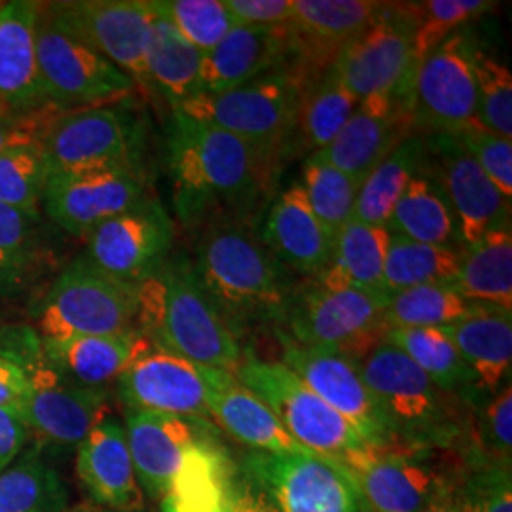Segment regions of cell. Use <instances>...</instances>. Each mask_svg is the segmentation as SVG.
I'll list each match as a JSON object with an SVG mask.
<instances>
[{
  "mask_svg": "<svg viewBox=\"0 0 512 512\" xmlns=\"http://www.w3.org/2000/svg\"><path fill=\"white\" fill-rule=\"evenodd\" d=\"M167 143L173 207L188 228L241 220L274 173L260 152L238 137L179 112Z\"/></svg>",
  "mask_w": 512,
  "mask_h": 512,
  "instance_id": "obj_1",
  "label": "cell"
},
{
  "mask_svg": "<svg viewBox=\"0 0 512 512\" xmlns=\"http://www.w3.org/2000/svg\"><path fill=\"white\" fill-rule=\"evenodd\" d=\"M135 289L137 330L152 346L234 374L245 357L238 332L203 291L188 256L169 255Z\"/></svg>",
  "mask_w": 512,
  "mask_h": 512,
  "instance_id": "obj_2",
  "label": "cell"
},
{
  "mask_svg": "<svg viewBox=\"0 0 512 512\" xmlns=\"http://www.w3.org/2000/svg\"><path fill=\"white\" fill-rule=\"evenodd\" d=\"M203 291L238 332L253 321H279L294 293L287 270L245 220L203 228L188 256Z\"/></svg>",
  "mask_w": 512,
  "mask_h": 512,
  "instance_id": "obj_3",
  "label": "cell"
},
{
  "mask_svg": "<svg viewBox=\"0 0 512 512\" xmlns=\"http://www.w3.org/2000/svg\"><path fill=\"white\" fill-rule=\"evenodd\" d=\"M389 442L421 450H446L461 437L456 395L433 384L401 349L382 340L359 361Z\"/></svg>",
  "mask_w": 512,
  "mask_h": 512,
  "instance_id": "obj_4",
  "label": "cell"
},
{
  "mask_svg": "<svg viewBox=\"0 0 512 512\" xmlns=\"http://www.w3.org/2000/svg\"><path fill=\"white\" fill-rule=\"evenodd\" d=\"M0 355L21 366L27 397L21 414L42 448L71 452L93 427L109 418L110 391H95L69 382L48 363L42 340L31 327L0 330Z\"/></svg>",
  "mask_w": 512,
  "mask_h": 512,
  "instance_id": "obj_5",
  "label": "cell"
},
{
  "mask_svg": "<svg viewBox=\"0 0 512 512\" xmlns=\"http://www.w3.org/2000/svg\"><path fill=\"white\" fill-rule=\"evenodd\" d=\"M308 82L294 63L222 93H200L171 109L222 129L260 152L270 164L291 156L294 118Z\"/></svg>",
  "mask_w": 512,
  "mask_h": 512,
  "instance_id": "obj_6",
  "label": "cell"
},
{
  "mask_svg": "<svg viewBox=\"0 0 512 512\" xmlns=\"http://www.w3.org/2000/svg\"><path fill=\"white\" fill-rule=\"evenodd\" d=\"M387 298L384 293L325 289L311 279L294 287L275 334L304 348L342 351L361 361L385 338Z\"/></svg>",
  "mask_w": 512,
  "mask_h": 512,
  "instance_id": "obj_7",
  "label": "cell"
},
{
  "mask_svg": "<svg viewBox=\"0 0 512 512\" xmlns=\"http://www.w3.org/2000/svg\"><path fill=\"white\" fill-rule=\"evenodd\" d=\"M137 329V289L99 272L82 255L57 275L37 311L38 336L61 340Z\"/></svg>",
  "mask_w": 512,
  "mask_h": 512,
  "instance_id": "obj_8",
  "label": "cell"
},
{
  "mask_svg": "<svg viewBox=\"0 0 512 512\" xmlns=\"http://www.w3.org/2000/svg\"><path fill=\"white\" fill-rule=\"evenodd\" d=\"M234 376L274 412L298 444L319 458L332 461L372 444L279 361L245 355Z\"/></svg>",
  "mask_w": 512,
  "mask_h": 512,
  "instance_id": "obj_9",
  "label": "cell"
},
{
  "mask_svg": "<svg viewBox=\"0 0 512 512\" xmlns=\"http://www.w3.org/2000/svg\"><path fill=\"white\" fill-rule=\"evenodd\" d=\"M38 76L50 107L69 110L109 107L137 90L109 59L57 27L40 4L37 21Z\"/></svg>",
  "mask_w": 512,
  "mask_h": 512,
  "instance_id": "obj_10",
  "label": "cell"
},
{
  "mask_svg": "<svg viewBox=\"0 0 512 512\" xmlns=\"http://www.w3.org/2000/svg\"><path fill=\"white\" fill-rule=\"evenodd\" d=\"M475 52V40L458 31L414 65L404 103L416 131L456 135L478 126Z\"/></svg>",
  "mask_w": 512,
  "mask_h": 512,
  "instance_id": "obj_11",
  "label": "cell"
},
{
  "mask_svg": "<svg viewBox=\"0 0 512 512\" xmlns=\"http://www.w3.org/2000/svg\"><path fill=\"white\" fill-rule=\"evenodd\" d=\"M48 18L152 93L147 52L156 12L152 0H69L42 4Z\"/></svg>",
  "mask_w": 512,
  "mask_h": 512,
  "instance_id": "obj_12",
  "label": "cell"
},
{
  "mask_svg": "<svg viewBox=\"0 0 512 512\" xmlns=\"http://www.w3.org/2000/svg\"><path fill=\"white\" fill-rule=\"evenodd\" d=\"M435 450L403 444H366L332 459L363 497L368 512H421L450 480Z\"/></svg>",
  "mask_w": 512,
  "mask_h": 512,
  "instance_id": "obj_13",
  "label": "cell"
},
{
  "mask_svg": "<svg viewBox=\"0 0 512 512\" xmlns=\"http://www.w3.org/2000/svg\"><path fill=\"white\" fill-rule=\"evenodd\" d=\"M38 145L50 175L99 167L139 169L137 126L128 112L110 105L59 112Z\"/></svg>",
  "mask_w": 512,
  "mask_h": 512,
  "instance_id": "obj_14",
  "label": "cell"
},
{
  "mask_svg": "<svg viewBox=\"0 0 512 512\" xmlns=\"http://www.w3.org/2000/svg\"><path fill=\"white\" fill-rule=\"evenodd\" d=\"M330 69L357 101L372 95H399L404 103L414 71V27L406 4L384 2L376 21L349 42Z\"/></svg>",
  "mask_w": 512,
  "mask_h": 512,
  "instance_id": "obj_15",
  "label": "cell"
},
{
  "mask_svg": "<svg viewBox=\"0 0 512 512\" xmlns=\"http://www.w3.org/2000/svg\"><path fill=\"white\" fill-rule=\"evenodd\" d=\"M175 226L162 202L145 196L86 236L82 256L99 272L137 285L171 255Z\"/></svg>",
  "mask_w": 512,
  "mask_h": 512,
  "instance_id": "obj_16",
  "label": "cell"
},
{
  "mask_svg": "<svg viewBox=\"0 0 512 512\" xmlns=\"http://www.w3.org/2000/svg\"><path fill=\"white\" fill-rule=\"evenodd\" d=\"M243 471L268 494L277 512H368L348 473L330 459L255 452L245 459Z\"/></svg>",
  "mask_w": 512,
  "mask_h": 512,
  "instance_id": "obj_17",
  "label": "cell"
},
{
  "mask_svg": "<svg viewBox=\"0 0 512 512\" xmlns=\"http://www.w3.org/2000/svg\"><path fill=\"white\" fill-rule=\"evenodd\" d=\"M213 370L148 342L114 384L126 410H150L209 421Z\"/></svg>",
  "mask_w": 512,
  "mask_h": 512,
  "instance_id": "obj_18",
  "label": "cell"
},
{
  "mask_svg": "<svg viewBox=\"0 0 512 512\" xmlns=\"http://www.w3.org/2000/svg\"><path fill=\"white\" fill-rule=\"evenodd\" d=\"M148 196L137 167H99L50 175L42 205L50 220L73 236H88Z\"/></svg>",
  "mask_w": 512,
  "mask_h": 512,
  "instance_id": "obj_19",
  "label": "cell"
},
{
  "mask_svg": "<svg viewBox=\"0 0 512 512\" xmlns=\"http://www.w3.org/2000/svg\"><path fill=\"white\" fill-rule=\"evenodd\" d=\"M425 139L429 169L450 203L459 241L471 247L490 232L512 228L511 198L501 194L456 137L433 133Z\"/></svg>",
  "mask_w": 512,
  "mask_h": 512,
  "instance_id": "obj_20",
  "label": "cell"
},
{
  "mask_svg": "<svg viewBox=\"0 0 512 512\" xmlns=\"http://www.w3.org/2000/svg\"><path fill=\"white\" fill-rule=\"evenodd\" d=\"M126 439L143 494L162 499L188 461L217 444L209 421L126 410Z\"/></svg>",
  "mask_w": 512,
  "mask_h": 512,
  "instance_id": "obj_21",
  "label": "cell"
},
{
  "mask_svg": "<svg viewBox=\"0 0 512 512\" xmlns=\"http://www.w3.org/2000/svg\"><path fill=\"white\" fill-rule=\"evenodd\" d=\"M279 363L294 372L330 408L353 423L372 444H387L382 414L361 376L359 361L342 351L304 348L279 338Z\"/></svg>",
  "mask_w": 512,
  "mask_h": 512,
  "instance_id": "obj_22",
  "label": "cell"
},
{
  "mask_svg": "<svg viewBox=\"0 0 512 512\" xmlns=\"http://www.w3.org/2000/svg\"><path fill=\"white\" fill-rule=\"evenodd\" d=\"M414 133L418 131L399 95H372L359 101L338 135L311 156L363 184L368 173Z\"/></svg>",
  "mask_w": 512,
  "mask_h": 512,
  "instance_id": "obj_23",
  "label": "cell"
},
{
  "mask_svg": "<svg viewBox=\"0 0 512 512\" xmlns=\"http://www.w3.org/2000/svg\"><path fill=\"white\" fill-rule=\"evenodd\" d=\"M382 8L384 2L376 0H294V65L310 80L325 73Z\"/></svg>",
  "mask_w": 512,
  "mask_h": 512,
  "instance_id": "obj_24",
  "label": "cell"
},
{
  "mask_svg": "<svg viewBox=\"0 0 512 512\" xmlns=\"http://www.w3.org/2000/svg\"><path fill=\"white\" fill-rule=\"evenodd\" d=\"M294 61L291 25H236L219 44L203 55L202 93H222Z\"/></svg>",
  "mask_w": 512,
  "mask_h": 512,
  "instance_id": "obj_25",
  "label": "cell"
},
{
  "mask_svg": "<svg viewBox=\"0 0 512 512\" xmlns=\"http://www.w3.org/2000/svg\"><path fill=\"white\" fill-rule=\"evenodd\" d=\"M76 473L93 501L110 512L143 511L145 494L120 421H101L80 442L76 448Z\"/></svg>",
  "mask_w": 512,
  "mask_h": 512,
  "instance_id": "obj_26",
  "label": "cell"
},
{
  "mask_svg": "<svg viewBox=\"0 0 512 512\" xmlns=\"http://www.w3.org/2000/svg\"><path fill=\"white\" fill-rule=\"evenodd\" d=\"M38 12L33 0L0 2V107L10 114L50 109L38 76Z\"/></svg>",
  "mask_w": 512,
  "mask_h": 512,
  "instance_id": "obj_27",
  "label": "cell"
},
{
  "mask_svg": "<svg viewBox=\"0 0 512 512\" xmlns=\"http://www.w3.org/2000/svg\"><path fill=\"white\" fill-rule=\"evenodd\" d=\"M207 406L211 421L255 452L274 456L311 454L287 433L274 412L253 391L239 384L232 372L213 370Z\"/></svg>",
  "mask_w": 512,
  "mask_h": 512,
  "instance_id": "obj_28",
  "label": "cell"
},
{
  "mask_svg": "<svg viewBox=\"0 0 512 512\" xmlns=\"http://www.w3.org/2000/svg\"><path fill=\"white\" fill-rule=\"evenodd\" d=\"M260 238L287 270L310 277L329 264L334 245V238L313 215L298 183L275 198Z\"/></svg>",
  "mask_w": 512,
  "mask_h": 512,
  "instance_id": "obj_29",
  "label": "cell"
},
{
  "mask_svg": "<svg viewBox=\"0 0 512 512\" xmlns=\"http://www.w3.org/2000/svg\"><path fill=\"white\" fill-rule=\"evenodd\" d=\"M42 340V338H40ZM148 340L139 330L101 336L42 340L48 363L69 382L86 389L109 391Z\"/></svg>",
  "mask_w": 512,
  "mask_h": 512,
  "instance_id": "obj_30",
  "label": "cell"
},
{
  "mask_svg": "<svg viewBox=\"0 0 512 512\" xmlns=\"http://www.w3.org/2000/svg\"><path fill=\"white\" fill-rule=\"evenodd\" d=\"M444 330L473 374L475 393L494 395L511 382L512 311L482 304Z\"/></svg>",
  "mask_w": 512,
  "mask_h": 512,
  "instance_id": "obj_31",
  "label": "cell"
},
{
  "mask_svg": "<svg viewBox=\"0 0 512 512\" xmlns=\"http://www.w3.org/2000/svg\"><path fill=\"white\" fill-rule=\"evenodd\" d=\"M389 239L387 228L349 220L334 238L329 264L313 281L325 289L384 293L382 281Z\"/></svg>",
  "mask_w": 512,
  "mask_h": 512,
  "instance_id": "obj_32",
  "label": "cell"
},
{
  "mask_svg": "<svg viewBox=\"0 0 512 512\" xmlns=\"http://www.w3.org/2000/svg\"><path fill=\"white\" fill-rule=\"evenodd\" d=\"M202 67V52L188 44L177 29L156 12L147 52L152 93L164 97L171 109L181 107L202 93Z\"/></svg>",
  "mask_w": 512,
  "mask_h": 512,
  "instance_id": "obj_33",
  "label": "cell"
},
{
  "mask_svg": "<svg viewBox=\"0 0 512 512\" xmlns=\"http://www.w3.org/2000/svg\"><path fill=\"white\" fill-rule=\"evenodd\" d=\"M359 101L346 90L338 76L325 73L306 82L294 118L291 154H315L329 145L344 128Z\"/></svg>",
  "mask_w": 512,
  "mask_h": 512,
  "instance_id": "obj_34",
  "label": "cell"
},
{
  "mask_svg": "<svg viewBox=\"0 0 512 512\" xmlns=\"http://www.w3.org/2000/svg\"><path fill=\"white\" fill-rule=\"evenodd\" d=\"M427 162V139L420 133L406 137L368 173L359 188L353 220L385 228L395 205L403 196L404 188L425 169Z\"/></svg>",
  "mask_w": 512,
  "mask_h": 512,
  "instance_id": "obj_35",
  "label": "cell"
},
{
  "mask_svg": "<svg viewBox=\"0 0 512 512\" xmlns=\"http://www.w3.org/2000/svg\"><path fill=\"white\" fill-rule=\"evenodd\" d=\"M450 285L471 302L512 311V228L490 232L467 247Z\"/></svg>",
  "mask_w": 512,
  "mask_h": 512,
  "instance_id": "obj_36",
  "label": "cell"
},
{
  "mask_svg": "<svg viewBox=\"0 0 512 512\" xmlns=\"http://www.w3.org/2000/svg\"><path fill=\"white\" fill-rule=\"evenodd\" d=\"M385 228L391 236L418 243L454 245V238L458 236L456 219L429 169V162L404 188Z\"/></svg>",
  "mask_w": 512,
  "mask_h": 512,
  "instance_id": "obj_37",
  "label": "cell"
},
{
  "mask_svg": "<svg viewBox=\"0 0 512 512\" xmlns=\"http://www.w3.org/2000/svg\"><path fill=\"white\" fill-rule=\"evenodd\" d=\"M385 342L404 355L442 391L456 397L475 395V380L444 329H391Z\"/></svg>",
  "mask_w": 512,
  "mask_h": 512,
  "instance_id": "obj_38",
  "label": "cell"
},
{
  "mask_svg": "<svg viewBox=\"0 0 512 512\" xmlns=\"http://www.w3.org/2000/svg\"><path fill=\"white\" fill-rule=\"evenodd\" d=\"M461 255L456 245H429L391 236L384 266V293H401L421 285L452 283Z\"/></svg>",
  "mask_w": 512,
  "mask_h": 512,
  "instance_id": "obj_39",
  "label": "cell"
},
{
  "mask_svg": "<svg viewBox=\"0 0 512 512\" xmlns=\"http://www.w3.org/2000/svg\"><path fill=\"white\" fill-rule=\"evenodd\" d=\"M230 459L219 444H211L188 461L167 494L160 512H226Z\"/></svg>",
  "mask_w": 512,
  "mask_h": 512,
  "instance_id": "obj_40",
  "label": "cell"
},
{
  "mask_svg": "<svg viewBox=\"0 0 512 512\" xmlns=\"http://www.w3.org/2000/svg\"><path fill=\"white\" fill-rule=\"evenodd\" d=\"M67 501V484L37 450L0 473V512H63Z\"/></svg>",
  "mask_w": 512,
  "mask_h": 512,
  "instance_id": "obj_41",
  "label": "cell"
},
{
  "mask_svg": "<svg viewBox=\"0 0 512 512\" xmlns=\"http://www.w3.org/2000/svg\"><path fill=\"white\" fill-rule=\"evenodd\" d=\"M482 306L463 298L450 283L421 285L389 294L385 329H444Z\"/></svg>",
  "mask_w": 512,
  "mask_h": 512,
  "instance_id": "obj_42",
  "label": "cell"
},
{
  "mask_svg": "<svg viewBox=\"0 0 512 512\" xmlns=\"http://www.w3.org/2000/svg\"><path fill=\"white\" fill-rule=\"evenodd\" d=\"M298 184L306 194L313 215L330 236L336 238L349 220H353L361 183L348 177L344 171L308 156Z\"/></svg>",
  "mask_w": 512,
  "mask_h": 512,
  "instance_id": "obj_43",
  "label": "cell"
},
{
  "mask_svg": "<svg viewBox=\"0 0 512 512\" xmlns=\"http://www.w3.org/2000/svg\"><path fill=\"white\" fill-rule=\"evenodd\" d=\"M404 4L414 27V65L440 42L495 6V2L488 0H423Z\"/></svg>",
  "mask_w": 512,
  "mask_h": 512,
  "instance_id": "obj_44",
  "label": "cell"
},
{
  "mask_svg": "<svg viewBox=\"0 0 512 512\" xmlns=\"http://www.w3.org/2000/svg\"><path fill=\"white\" fill-rule=\"evenodd\" d=\"M48 167L38 143H25L0 152V203L27 213H38Z\"/></svg>",
  "mask_w": 512,
  "mask_h": 512,
  "instance_id": "obj_45",
  "label": "cell"
},
{
  "mask_svg": "<svg viewBox=\"0 0 512 512\" xmlns=\"http://www.w3.org/2000/svg\"><path fill=\"white\" fill-rule=\"evenodd\" d=\"M152 4L203 55L236 27L224 0H152Z\"/></svg>",
  "mask_w": 512,
  "mask_h": 512,
  "instance_id": "obj_46",
  "label": "cell"
},
{
  "mask_svg": "<svg viewBox=\"0 0 512 512\" xmlns=\"http://www.w3.org/2000/svg\"><path fill=\"white\" fill-rule=\"evenodd\" d=\"M511 469L471 448L459 473V512H512Z\"/></svg>",
  "mask_w": 512,
  "mask_h": 512,
  "instance_id": "obj_47",
  "label": "cell"
},
{
  "mask_svg": "<svg viewBox=\"0 0 512 512\" xmlns=\"http://www.w3.org/2000/svg\"><path fill=\"white\" fill-rule=\"evenodd\" d=\"M476 124L512 139V76L507 65L476 48Z\"/></svg>",
  "mask_w": 512,
  "mask_h": 512,
  "instance_id": "obj_48",
  "label": "cell"
},
{
  "mask_svg": "<svg viewBox=\"0 0 512 512\" xmlns=\"http://www.w3.org/2000/svg\"><path fill=\"white\" fill-rule=\"evenodd\" d=\"M40 217L0 203V293L12 289L37 253Z\"/></svg>",
  "mask_w": 512,
  "mask_h": 512,
  "instance_id": "obj_49",
  "label": "cell"
},
{
  "mask_svg": "<svg viewBox=\"0 0 512 512\" xmlns=\"http://www.w3.org/2000/svg\"><path fill=\"white\" fill-rule=\"evenodd\" d=\"M476 454L499 465L511 467L512 463V387L503 385L488 399L480 412L476 427Z\"/></svg>",
  "mask_w": 512,
  "mask_h": 512,
  "instance_id": "obj_50",
  "label": "cell"
},
{
  "mask_svg": "<svg viewBox=\"0 0 512 512\" xmlns=\"http://www.w3.org/2000/svg\"><path fill=\"white\" fill-rule=\"evenodd\" d=\"M486 177L501 190L503 196H512V139H505L480 126L465 129L454 135Z\"/></svg>",
  "mask_w": 512,
  "mask_h": 512,
  "instance_id": "obj_51",
  "label": "cell"
},
{
  "mask_svg": "<svg viewBox=\"0 0 512 512\" xmlns=\"http://www.w3.org/2000/svg\"><path fill=\"white\" fill-rule=\"evenodd\" d=\"M236 25L283 27L293 21L294 0H224Z\"/></svg>",
  "mask_w": 512,
  "mask_h": 512,
  "instance_id": "obj_52",
  "label": "cell"
},
{
  "mask_svg": "<svg viewBox=\"0 0 512 512\" xmlns=\"http://www.w3.org/2000/svg\"><path fill=\"white\" fill-rule=\"evenodd\" d=\"M63 110L50 109L33 114H0V152L25 143H38L44 129Z\"/></svg>",
  "mask_w": 512,
  "mask_h": 512,
  "instance_id": "obj_53",
  "label": "cell"
},
{
  "mask_svg": "<svg viewBox=\"0 0 512 512\" xmlns=\"http://www.w3.org/2000/svg\"><path fill=\"white\" fill-rule=\"evenodd\" d=\"M226 512H277L272 499L245 471L230 475Z\"/></svg>",
  "mask_w": 512,
  "mask_h": 512,
  "instance_id": "obj_54",
  "label": "cell"
},
{
  "mask_svg": "<svg viewBox=\"0 0 512 512\" xmlns=\"http://www.w3.org/2000/svg\"><path fill=\"white\" fill-rule=\"evenodd\" d=\"M29 440V427L21 410H0V473L19 458Z\"/></svg>",
  "mask_w": 512,
  "mask_h": 512,
  "instance_id": "obj_55",
  "label": "cell"
},
{
  "mask_svg": "<svg viewBox=\"0 0 512 512\" xmlns=\"http://www.w3.org/2000/svg\"><path fill=\"white\" fill-rule=\"evenodd\" d=\"M27 397V378L21 366L0 355V410H21Z\"/></svg>",
  "mask_w": 512,
  "mask_h": 512,
  "instance_id": "obj_56",
  "label": "cell"
},
{
  "mask_svg": "<svg viewBox=\"0 0 512 512\" xmlns=\"http://www.w3.org/2000/svg\"><path fill=\"white\" fill-rule=\"evenodd\" d=\"M421 512H459L458 480H446Z\"/></svg>",
  "mask_w": 512,
  "mask_h": 512,
  "instance_id": "obj_57",
  "label": "cell"
},
{
  "mask_svg": "<svg viewBox=\"0 0 512 512\" xmlns=\"http://www.w3.org/2000/svg\"><path fill=\"white\" fill-rule=\"evenodd\" d=\"M0 114H10V112H6V110L2 109V107H0Z\"/></svg>",
  "mask_w": 512,
  "mask_h": 512,
  "instance_id": "obj_58",
  "label": "cell"
}]
</instances>
